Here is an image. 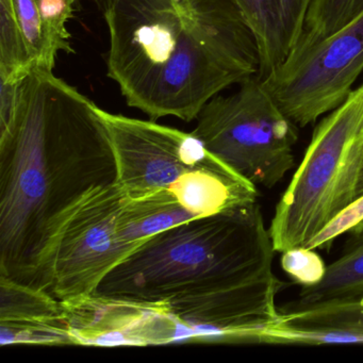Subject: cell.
<instances>
[{
    "label": "cell",
    "mask_w": 363,
    "mask_h": 363,
    "mask_svg": "<svg viewBox=\"0 0 363 363\" xmlns=\"http://www.w3.org/2000/svg\"><path fill=\"white\" fill-rule=\"evenodd\" d=\"M350 235L346 250L327 267L322 281L301 288L298 297L279 308L280 312L305 311L363 298V230Z\"/></svg>",
    "instance_id": "14"
},
{
    "label": "cell",
    "mask_w": 363,
    "mask_h": 363,
    "mask_svg": "<svg viewBox=\"0 0 363 363\" xmlns=\"http://www.w3.org/2000/svg\"><path fill=\"white\" fill-rule=\"evenodd\" d=\"M127 199L116 182L91 193L75 208L48 255L41 290L60 301L89 296L135 250L121 231V212Z\"/></svg>",
    "instance_id": "6"
},
{
    "label": "cell",
    "mask_w": 363,
    "mask_h": 363,
    "mask_svg": "<svg viewBox=\"0 0 363 363\" xmlns=\"http://www.w3.org/2000/svg\"><path fill=\"white\" fill-rule=\"evenodd\" d=\"M169 189L180 205L196 218L250 205L258 199L256 186L216 157L184 173Z\"/></svg>",
    "instance_id": "13"
},
{
    "label": "cell",
    "mask_w": 363,
    "mask_h": 363,
    "mask_svg": "<svg viewBox=\"0 0 363 363\" xmlns=\"http://www.w3.org/2000/svg\"><path fill=\"white\" fill-rule=\"evenodd\" d=\"M116 182L101 108L52 71H31L13 121L0 130V276L40 289L69 214Z\"/></svg>",
    "instance_id": "1"
},
{
    "label": "cell",
    "mask_w": 363,
    "mask_h": 363,
    "mask_svg": "<svg viewBox=\"0 0 363 363\" xmlns=\"http://www.w3.org/2000/svg\"><path fill=\"white\" fill-rule=\"evenodd\" d=\"M107 75L152 121L196 120L229 86L258 77L252 29L233 0H104Z\"/></svg>",
    "instance_id": "2"
},
{
    "label": "cell",
    "mask_w": 363,
    "mask_h": 363,
    "mask_svg": "<svg viewBox=\"0 0 363 363\" xmlns=\"http://www.w3.org/2000/svg\"><path fill=\"white\" fill-rule=\"evenodd\" d=\"M101 116L116 154L118 184L129 199L169 189L214 157L192 133L103 109Z\"/></svg>",
    "instance_id": "8"
},
{
    "label": "cell",
    "mask_w": 363,
    "mask_h": 363,
    "mask_svg": "<svg viewBox=\"0 0 363 363\" xmlns=\"http://www.w3.org/2000/svg\"><path fill=\"white\" fill-rule=\"evenodd\" d=\"M363 72V12L313 45L295 48L262 80L297 127L315 123L342 105Z\"/></svg>",
    "instance_id": "7"
},
{
    "label": "cell",
    "mask_w": 363,
    "mask_h": 363,
    "mask_svg": "<svg viewBox=\"0 0 363 363\" xmlns=\"http://www.w3.org/2000/svg\"><path fill=\"white\" fill-rule=\"evenodd\" d=\"M363 199V161L361 167L360 177H359L358 186H357L356 199Z\"/></svg>",
    "instance_id": "19"
},
{
    "label": "cell",
    "mask_w": 363,
    "mask_h": 363,
    "mask_svg": "<svg viewBox=\"0 0 363 363\" xmlns=\"http://www.w3.org/2000/svg\"><path fill=\"white\" fill-rule=\"evenodd\" d=\"M61 303L78 345L141 346L195 339L163 303L94 294Z\"/></svg>",
    "instance_id": "9"
},
{
    "label": "cell",
    "mask_w": 363,
    "mask_h": 363,
    "mask_svg": "<svg viewBox=\"0 0 363 363\" xmlns=\"http://www.w3.org/2000/svg\"><path fill=\"white\" fill-rule=\"evenodd\" d=\"M298 127L252 77L199 112L192 131L206 150L254 186L273 188L294 165Z\"/></svg>",
    "instance_id": "5"
},
{
    "label": "cell",
    "mask_w": 363,
    "mask_h": 363,
    "mask_svg": "<svg viewBox=\"0 0 363 363\" xmlns=\"http://www.w3.org/2000/svg\"><path fill=\"white\" fill-rule=\"evenodd\" d=\"M195 218L169 189H163L141 199L128 197L121 212V229L125 241L135 250L157 233Z\"/></svg>",
    "instance_id": "15"
},
{
    "label": "cell",
    "mask_w": 363,
    "mask_h": 363,
    "mask_svg": "<svg viewBox=\"0 0 363 363\" xmlns=\"http://www.w3.org/2000/svg\"><path fill=\"white\" fill-rule=\"evenodd\" d=\"M363 161V84L314 129L269 225L275 252L308 244L356 199Z\"/></svg>",
    "instance_id": "4"
},
{
    "label": "cell",
    "mask_w": 363,
    "mask_h": 363,
    "mask_svg": "<svg viewBox=\"0 0 363 363\" xmlns=\"http://www.w3.org/2000/svg\"><path fill=\"white\" fill-rule=\"evenodd\" d=\"M252 29L264 79L298 45L313 0H233Z\"/></svg>",
    "instance_id": "11"
},
{
    "label": "cell",
    "mask_w": 363,
    "mask_h": 363,
    "mask_svg": "<svg viewBox=\"0 0 363 363\" xmlns=\"http://www.w3.org/2000/svg\"><path fill=\"white\" fill-rule=\"evenodd\" d=\"M274 254L256 201L157 233L114 267L93 294L169 305L256 279L272 271Z\"/></svg>",
    "instance_id": "3"
},
{
    "label": "cell",
    "mask_w": 363,
    "mask_h": 363,
    "mask_svg": "<svg viewBox=\"0 0 363 363\" xmlns=\"http://www.w3.org/2000/svg\"><path fill=\"white\" fill-rule=\"evenodd\" d=\"M363 230V220H361L360 223L356 225L352 230L350 231V233H359V231Z\"/></svg>",
    "instance_id": "20"
},
{
    "label": "cell",
    "mask_w": 363,
    "mask_h": 363,
    "mask_svg": "<svg viewBox=\"0 0 363 363\" xmlns=\"http://www.w3.org/2000/svg\"><path fill=\"white\" fill-rule=\"evenodd\" d=\"M45 26L50 45L57 55L59 52L73 54L71 33L67 25L73 18L77 0H35Z\"/></svg>",
    "instance_id": "17"
},
{
    "label": "cell",
    "mask_w": 363,
    "mask_h": 363,
    "mask_svg": "<svg viewBox=\"0 0 363 363\" xmlns=\"http://www.w3.org/2000/svg\"><path fill=\"white\" fill-rule=\"evenodd\" d=\"M260 343H363V298L297 312H280Z\"/></svg>",
    "instance_id": "12"
},
{
    "label": "cell",
    "mask_w": 363,
    "mask_h": 363,
    "mask_svg": "<svg viewBox=\"0 0 363 363\" xmlns=\"http://www.w3.org/2000/svg\"><path fill=\"white\" fill-rule=\"evenodd\" d=\"M0 344H75L62 303L0 276Z\"/></svg>",
    "instance_id": "10"
},
{
    "label": "cell",
    "mask_w": 363,
    "mask_h": 363,
    "mask_svg": "<svg viewBox=\"0 0 363 363\" xmlns=\"http://www.w3.org/2000/svg\"><path fill=\"white\" fill-rule=\"evenodd\" d=\"M281 254L282 269L301 288H310L322 281L327 267L315 250L297 246Z\"/></svg>",
    "instance_id": "18"
},
{
    "label": "cell",
    "mask_w": 363,
    "mask_h": 363,
    "mask_svg": "<svg viewBox=\"0 0 363 363\" xmlns=\"http://www.w3.org/2000/svg\"><path fill=\"white\" fill-rule=\"evenodd\" d=\"M363 12V0H313L305 31L296 48H308L329 37Z\"/></svg>",
    "instance_id": "16"
}]
</instances>
